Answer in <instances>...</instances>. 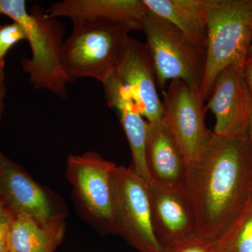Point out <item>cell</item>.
Here are the masks:
<instances>
[{
    "label": "cell",
    "instance_id": "obj_1",
    "mask_svg": "<svg viewBox=\"0 0 252 252\" xmlns=\"http://www.w3.org/2000/svg\"><path fill=\"white\" fill-rule=\"evenodd\" d=\"M182 190L195 222V234L218 240L233 227L252 200L250 133L213 132L196 161L187 165Z\"/></svg>",
    "mask_w": 252,
    "mask_h": 252
},
{
    "label": "cell",
    "instance_id": "obj_2",
    "mask_svg": "<svg viewBox=\"0 0 252 252\" xmlns=\"http://www.w3.org/2000/svg\"><path fill=\"white\" fill-rule=\"evenodd\" d=\"M0 14L5 15L22 28L31 46L32 56L23 58V71L38 90L49 91L61 98L67 97V85L72 83L62 63L65 30L56 18L34 6L28 12L24 0H0Z\"/></svg>",
    "mask_w": 252,
    "mask_h": 252
},
{
    "label": "cell",
    "instance_id": "obj_3",
    "mask_svg": "<svg viewBox=\"0 0 252 252\" xmlns=\"http://www.w3.org/2000/svg\"><path fill=\"white\" fill-rule=\"evenodd\" d=\"M252 39V0H210L206 59L199 92L208 100L222 71H243Z\"/></svg>",
    "mask_w": 252,
    "mask_h": 252
},
{
    "label": "cell",
    "instance_id": "obj_4",
    "mask_svg": "<svg viewBox=\"0 0 252 252\" xmlns=\"http://www.w3.org/2000/svg\"><path fill=\"white\" fill-rule=\"evenodd\" d=\"M64 41L62 63L72 81L91 78L103 84L114 74L128 39L129 28L103 19L72 21Z\"/></svg>",
    "mask_w": 252,
    "mask_h": 252
},
{
    "label": "cell",
    "instance_id": "obj_5",
    "mask_svg": "<svg viewBox=\"0 0 252 252\" xmlns=\"http://www.w3.org/2000/svg\"><path fill=\"white\" fill-rule=\"evenodd\" d=\"M142 32L155 71L157 84L163 89L170 80H182L200 88L206 51L194 45L172 23L149 11Z\"/></svg>",
    "mask_w": 252,
    "mask_h": 252
},
{
    "label": "cell",
    "instance_id": "obj_6",
    "mask_svg": "<svg viewBox=\"0 0 252 252\" xmlns=\"http://www.w3.org/2000/svg\"><path fill=\"white\" fill-rule=\"evenodd\" d=\"M112 191L117 234L138 252H162L154 233L147 182L130 166H117Z\"/></svg>",
    "mask_w": 252,
    "mask_h": 252
},
{
    "label": "cell",
    "instance_id": "obj_7",
    "mask_svg": "<svg viewBox=\"0 0 252 252\" xmlns=\"http://www.w3.org/2000/svg\"><path fill=\"white\" fill-rule=\"evenodd\" d=\"M162 122L171 134L187 165L196 161L213 132L205 126L206 105L198 88L172 80L163 92Z\"/></svg>",
    "mask_w": 252,
    "mask_h": 252
},
{
    "label": "cell",
    "instance_id": "obj_8",
    "mask_svg": "<svg viewBox=\"0 0 252 252\" xmlns=\"http://www.w3.org/2000/svg\"><path fill=\"white\" fill-rule=\"evenodd\" d=\"M117 166L93 152L72 154L67 160V178L84 215L102 230L116 234L112 177Z\"/></svg>",
    "mask_w": 252,
    "mask_h": 252
},
{
    "label": "cell",
    "instance_id": "obj_9",
    "mask_svg": "<svg viewBox=\"0 0 252 252\" xmlns=\"http://www.w3.org/2000/svg\"><path fill=\"white\" fill-rule=\"evenodd\" d=\"M207 109L216 118L213 132L230 136L249 134L252 98L243 71L228 67L218 76L209 98Z\"/></svg>",
    "mask_w": 252,
    "mask_h": 252
},
{
    "label": "cell",
    "instance_id": "obj_10",
    "mask_svg": "<svg viewBox=\"0 0 252 252\" xmlns=\"http://www.w3.org/2000/svg\"><path fill=\"white\" fill-rule=\"evenodd\" d=\"M132 94L147 123L162 121V102L157 89L155 71L145 44L129 36L114 72Z\"/></svg>",
    "mask_w": 252,
    "mask_h": 252
},
{
    "label": "cell",
    "instance_id": "obj_11",
    "mask_svg": "<svg viewBox=\"0 0 252 252\" xmlns=\"http://www.w3.org/2000/svg\"><path fill=\"white\" fill-rule=\"evenodd\" d=\"M147 184L154 233L162 249L195 235L193 211L182 189Z\"/></svg>",
    "mask_w": 252,
    "mask_h": 252
},
{
    "label": "cell",
    "instance_id": "obj_12",
    "mask_svg": "<svg viewBox=\"0 0 252 252\" xmlns=\"http://www.w3.org/2000/svg\"><path fill=\"white\" fill-rule=\"evenodd\" d=\"M0 193L13 215L47 223L63 219L47 191L28 174L0 156Z\"/></svg>",
    "mask_w": 252,
    "mask_h": 252
},
{
    "label": "cell",
    "instance_id": "obj_13",
    "mask_svg": "<svg viewBox=\"0 0 252 252\" xmlns=\"http://www.w3.org/2000/svg\"><path fill=\"white\" fill-rule=\"evenodd\" d=\"M149 9L144 0H64L56 1L46 10L48 17L103 19L142 31Z\"/></svg>",
    "mask_w": 252,
    "mask_h": 252
},
{
    "label": "cell",
    "instance_id": "obj_14",
    "mask_svg": "<svg viewBox=\"0 0 252 252\" xmlns=\"http://www.w3.org/2000/svg\"><path fill=\"white\" fill-rule=\"evenodd\" d=\"M102 85L107 104L117 111L128 141L132 154L130 167L148 183L152 181L146 161L148 123L144 120L130 91L114 74Z\"/></svg>",
    "mask_w": 252,
    "mask_h": 252
},
{
    "label": "cell",
    "instance_id": "obj_15",
    "mask_svg": "<svg viewBox=\"0 0 252 252\" xmlns=\"http://www.w3.org/2000/svg\"><path fill=\"white\" fill-rule=\"evenodd\" d=\"M146 161L154 182L167 188H182L187 175V162L162 121L154 124L148 123Z\"/></svg>",
    "mask_w": 252,
    "mask_h": 252
},
{
    "label": "cell",
    "instance_id": "obj_16",
    "mask_svg": "<svg viewBox=\"0 0 252 252\" xmlns=\"http://www.w3.org/2000/svg\"><path fill=\"white\" fill-rule=\"evenodd\" d=\"M149 11L175 26L199 49L206 51L210 0H144Z\"/></svg>",
    "mask_w": 252,
    "mask_h": 252
},
{
    "label": "cell",
    "instance_id": "obj_17",
    "mask_svg": "<svg viewBox=\"0 0 252 252\" xmlns=\"http://www.w3.org/2000/svg\"><path fill=\"white\" fill-rule=\"evenodd\" d=\"M65 230L64 219L43 223L25 215H15L9 235L14 252H54Z\"/></svg>",
    "mask_w": 252,
    "mask_h": 252
},
{
    "label": "cell",
    "instance_id": "obj_18",
    "mask_svg": "<svg viewBox=\"0 0 252 252\" xmlns=\"http://www.w3.org/2000/svg\"><path fill=\"white\" fill-rule=\"evenodd\" d=\"M224 252H252V200L222 238Z\"/></svg>",
    "mask_w": 252,
    "mask_h": 252
},
{
    "label": "cell",
    "instance_id": "obj_19",
    "mask_svg": "<svg viewBox=\"0 0 252 252\" xmlns=\"http://www.w3.org/2000/svg\"><path fill=\"white\" fill-rule=\"evenodd\" d=\"M162 252H224L220 239L212 240L196 234L183 241L163 248Z\"/></svg>",
    "mask_w": 252,
    "mask_h": 252
},
{
    "label": "cell",
    "instance_id": "obj_20",
    "mask_svg": "<svg viewBox=\"0 0 252 252\" xmlns=\"http://www.w3.org/2000/svg\"><path fill=\"white\" fill-rule=\"evenodd\" d=\"M26 39L24 31L17 23L0 26V61H4L5 56L13 46Z\"/></svg>",
    "mask_w": 252,
    "mask_h": 252
},
{
    "label": "cell",
    "instance_id": "obj_21",
    "mask_svg": "<svg viewBox=\"0 0 252 252\" xmlns=\"http://www.w3.org/2000/svg\"><path fill=\"white\" fill-rule=\"evenodd\" d=\"M14 215L0 202V252H9V235Z\"/></svg>",
    "mask_w": 252,
    "mask_h": 252
},
{
    "label": "cell",
    "instance_id": "obj_22",
    "mask_svg": "<svg viewBox=\"0 0 252 252\" xmlns=\"http://www.w3.org/2000/svg\"><path fill=\"white\" fill-rule=\"evenodd\" d=\"M5 62L0 61V119L4 108V99L6 97V89L5 85Z\"/></svg>",
    "mask_w": 252,
    "mask_h": 252
},
{
    "label": "cell",
    "instance_id": "obj_23",
    "mask_svg": "<svg viewBox=\"0 0 252 252\" xmlns=\"http://www.w3.org/2000/svg\"><path fill=\"white\" fill-rule=\"evenodd\" d=\"M243 72L252 98V59L248 58L244 67Z\"/></svg>",
    "mask_w": 252,
    "mask_h": 252
},
{
    "label": "cell",
    "instance_id": "obj_24",
    "mask_svg": "<svg viewBox=\"0 0 252 252\" xmlns=\"http://www.w3.org/2000/svg\"><path fill=\"white\" fill-rule=\"evenodd\" d=\"M248 58H250V59H252V39L251 41V44H250V48H249Z\"/></svg>",
    "mask_w": 252,
    "mask_h": 252
},
{
    "label": "cell",
    "instance_id": "obj_25",
    "mask_svg": "<svg viewBox=\"0 0 252 252\" xmlns=\"http://www.w3.org/2000/svg\"><path fill=\"white\" fill-rule=\"evenodd\" d=\"M249 133H250V139H251V142L252 144V118L251 119V122H250V131H249Z\"/></svg>",
    "mask_w": 252,
    "mask_h": 252
},
{
    "label": "cell",
    "instance_id": "obj_26",
    "mask_svg": "<svg viewBox=\"0 0 252 252\" xmlns=\"http://www.w3.org/2000/svg\"><path fill=\"white\" fill-rule=\"evenodd\" d=\"M9 252H14L11 251V250H9Z\"/></svg>",
    "mask_w": 252,
    "mask_h": 252
}]
</instances>
